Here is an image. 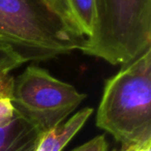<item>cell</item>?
I'll use <instances>...</instances> for the list:
<instances>
[{
  "label": "cell",
  "mask_w": 151,
  "mask_h": 151,
  "mask_svg": "<svg viewBox=\"0 0 151 151\" xmlns=\"http://www.w3.org/2000/svg\"><path fill=\"white\" fill-rule=\"evenodd\" d=\"M96 126L124 147L151 142V48L106 81Z\"/></svg>",
  "instance_id": "7a4b0ae2"
},
{
  "label": "cell",
  "mask_w": 151,
  "mask_h": 151,
  "mask_svg": "<svg viewBox=\"0 0 151 151\" xmlns=\"http://www.w3.org/2000/svg\"><path fill=\"white\" fill-rule=\"evenodd\" d=\"M108 149H109V145H108L107 139L101 134L91 139L90 141L84 143L71 151H108Z\"/></svg>",
  "instance_id": "9c48e42d"
},
{
  "label": "cell",
  "mask_w": 151,
  "mask_h": 151,
  "mask_svg": "<svg viewBox=\"0 0 151 151\" xmlns=\"http://www.w3.org/2000/svg\"><path fill=\"white\" fill-rule=\"evenodd\" d=\"M120 151H121V150H120Z\"/></svg>",
  "instance_id": "7c38bea8"
},
{
  "label": "cell",
  "mask_w": 151,
  "mask_h": 151,
  "mask_svg": "<svg viewBox=\"0 0 151 151\" xmlns=\"http://www.w3.org/2000/svg\"><path fill=\"white\" fill-rule=\"evenodd\" d=\"M92 113V108H84L65 122L42 134L35 151H61L83 127Z\"/></svg>",
  "instance_id": "8992f818"
},
{
  "label": "cell",
  "mask_w": 151,
  "mask_h": 151,
  "mask_svg": "<svg viewBox=\"0 0 151 151\" xmlns=\"http://www.w3.org/2000/svg\"><path fill=\"white\" fill-rule=\"evenodd\" d=\"M14 79L11 73H0V101L11 99Z\"/></svg>",
  "instance_id": "30bf717a"
},
{
  "label": "cell",
  "mask_w": 151,
  "mask_h": 151,
  "mask_svg": "<svg viewBox=\"0 0 151 151\" xmlns=\"http://www.w3.org/2000/svg\"><path fill=\"white\" fill-rule=\"evenodd\" d=\"M85 99L73 85L36 65L27 66L14 79L11 94L15 111L42 134L62 123Z\"/></svg>",
  "instance_id": "277c9868"
},
{
  "label": "cell",
  "mask_w": 151,
  "mask_h": 151,
  "mask_svg": "<svg viewBox=\"0 0 151 151\" xmlns=\"http://www.w3.org/2000/svg\"><path fill=\"white\" fill-rule=\"evenodd\" d=\"M77 29L85 37L92 33L95 21V0H60Z\"/></svg>",
  "instance_id": "52a82bcc"
},
{
  "label": "cell",
  "mask_w": 151,
  "mask_h": 151,
  "mask_svg": "<svg viewBox=\"0 0 151 151\" xmlns=\"http://www.w3.org/2000/svg\"><path fill=\"white\" fill-rule=\"evenodd\" d=\"M85 40L60 0H0V44L25 63L81 50Z\"/></svg>",
  "instance_id": "6da1fadb"
},
{
  "label": "cell",
  "mask_w": 151,
  "mask_h": 151,
  "mask_svg": "<svg viewBox=\"0 0 151 151\" xmlns=\"http://www.w3.org/2000/svg\"><path fill=\"white\" fill-rule=\"evenodd\" d=\"M24 63L25 62L11 49L0 44V73H12Z\"/></svg>",
  "instance_id": "ba28073f"
},
{
  "label": "cell",
  "mask_w": 151,
  "mask_h": 151,
  "mask_svg": "<svg viewBox=\"0 0 151 151\" xmlns=\"http://www.w3.org/2000/svg\"><path fill=\"white\" fill-rule=\"evenodd\" d=\"M122 151H151V142L145 143L142 145H134V146L122 147Z\"/></svg>",
  "instance_id": "8fae6325"
},
{
  "label": "cell",
  "mask_w": 151,
  "mask_h": 151,
  "mask_svg": "<svg viewBox=\"0 0 151 151\" xmlns=\"http://www.w3.org/2000/svg\"><path fill=\"white\" fill-rule=\"evenodd\" d=\"M151 48V0H95L92 33L84 54L124 65Z\"/></svg>",
  "instance_id": "3957f363"
},
{
  "label": "cell",
  "mask_w": 151,
  "mask_h": 151,
  "mask_svg": "<svg viewBox=\"0 0 151 151\" xmlns=\"http://www.w3.org/2000/svg\"><path fill=\"white\" fill-rule=\"evenodd\" d=\"M42 134L16 112L11 121L0 125V151H35Z\"/></svg>",
  "instance_id": "5b68a950"
}]
</instances>
